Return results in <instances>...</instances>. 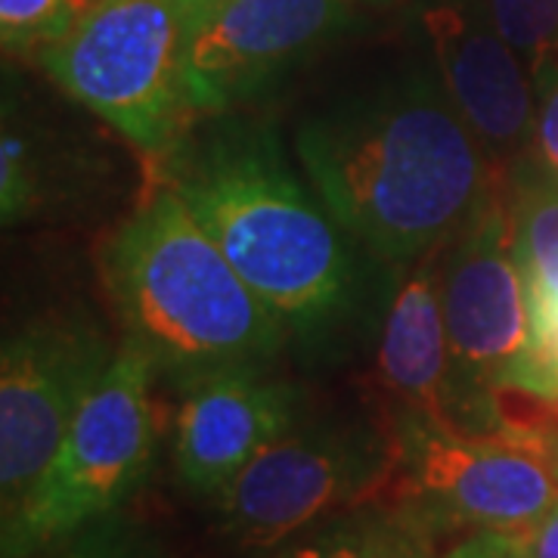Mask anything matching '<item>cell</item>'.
<instances>
[{"label": "cell", "mask_w": 558, "mask_h": 558, "mask_svg": "<svg viewBox=\"0 0 558 558\" xmlns=\"http://www.w3.org/2000/svg\"><path fill=\"white\" fill-rule=\"evenodd\" d=\"M534 87H537V116H534V140L527 156L558 178V69H549L546 75L534 78Z\"/></svg>", "instance_id": "20"}, {"label": "cell", "mask_w": 558, "mask_h": 558, "mask_svg": "<svg viewBox=\"0 0 558 558\" xmlns=\"http://www.w3.org/2000/svg\"><path fill=\"white\" fill-rule=\"evenodd\" d=\"M379 379L403 416L462 435H490L502 428L497 395L472 388L453 363L435 255L416 260L391 295L381 326Z\"/></svg>", "instance_id": "12"}, {"label": "cell", "mask_w": 558, "mask_h": 558, "mask_svg": "<svg viewBox=\"0 0 558 558\" xmlns=\"http://www.w3.org/2000/svg\"><path fill=\"white\" fill-rule=\"evenodd\" d=\"M395 435L360 425L289 432L230 481L218 497L220 531L242 549H274L344 502L391 478Z\"/></svg>", "instance_id": "7"}, {"label": "cell", "mask_w": 558, "mask_h": 558, "mask_svg": "<svg viewBox=\"0 0 558 558\" xmlns=\"http://www.w3.org/2000/svg\"><path fill=\"white\" fill-rule=\"evenodd\" d=\"M515 539V537H512ZM512 558H524V553H521V546H519V539H515V546H512Z\"/></svg>", "instance_id": "23"}, {"label": "cell", "mask_w": 558, "mask_h": 558, "mask_svg": "<svg viewBox=\"0 0 558 558\" xmlns=\"http://www.w3.org/2000/svg\"><path fill=\"white\" fill-rule=\"evenodd\" d=\"M506 391H519L546 403L558 400V314L531 326V351Z\"/></svg>", "instance_id": "19"}, {"label": "cell", "mask_w": 558, "mask_h": 558, "mask_svg": "<svg viewBox=\"0 0 558 558\" xmlns=\"http://www.w3.org/2000/svg\"><path fill=\"white\" fill-rule=\"evenodd\" d=\"M435 75L502 171L531 153L537 87L515 47L478 0H432L422 10Z\"/></svg>", "instance_id": "11"}, {"label": "cell", "mask_w": 558, "mask_h": 558, "mask_svg": "<svg viewBox=\"0 0 558 558\" xmlns=\"http://www.w3.org/2000/svg\"><path fill=\"white\" fill-rule=\"evenodd\" d=\"M509 215L531 326H537L558 314V178L531 156L509 168Z\"/></svg>", "instance_id": "14"}, {"label": "cell", "mask_w": 558, "mask_h": 558, "mask_svg": "<svg viewBox=\"0 0 558 558\" xmlns=\"http://www.w3.org/2000/svg\"><path fill=\"white\" fill-rule=\"evenodd\" d=\"M400 512L432 527L524 537L558 502V453L539 432H447L416 416L395 428Z\"/></svg>", "instance_id": "6"}, {"label": "cell", "mask_w": 558, "mask_h": 558, "mask_svg": "<svg viewBox=\"0 0 558 558\" xmlns=\"http://www.w3.org/2000/svg\"><path fill=\"white\" fill-rule=\"evenodd\" d=\"M512 546L515 539L506 534H490V531H478L475 537L462 539L453 546L444 558H512Z\"/></svg>", "instance_id": "21"}, {"label": "cell", "mask_w": 558, "mask_h": 558, "mask_svg": "<svg viewBox=\"0 0 558 558\" xmlns=\"http://www.w3.org/2000/svg\"><path fill=\"white\" fill-rule=\"evenodd\" d=\"M428 527L407 512L354 515L326 524L277 558H428Z\"/></svg>", "instance_id": "15"}, {"label": "cell", "mask_w": 558, "mask_h": 558, "mask_svg": "<svg viewBox=\"0 0 558 558\" xmlns=\"http://www.w3.org/2000/svg\"><path fill=\"white\" fill-rule=\"evenodd\" d=\"M153 376L156 363L137 344L121 341L32 497L3 521V558H28L57 546L112 515L137 490L156 450Z\"/></svg>", "instance_id": "5"}, {"label": "cell", "mask_w": 558, "mask_h": 558, "mask_svg": "<svg viewBox=\"0 0 558 558\" xmlns=\"http://www.w3.org/2000/svg\"><path fill=\"white\" fill-rule=\"evenodd\" d=\"M519 539L524 558H558V502L553 512Z\"/></svg>", "instance_id": "22"}, {"label": "cell", "mask_w": 558, "mask_h": 558, "mask_svg": "<svg viewBox=\"0 0 558 558\" xmlns=\"http://www.w3.org/2000/svg\"><path fill=\"white\" fill-rule=\"evenodd\" d=\"M440 304L459 376L478 391H506L531 351V304L512 245L509 171L450 242Z\"/></svg>", "instance_id": "10"}, {"label": "cell", "mask_w": 558, "mask_h": 558, "mask_svg": "<svg viewBox=\"0 0 558 558\" xmlns=\"http://www.w3.org/2000/svg\"><path fill=\"white\" fill-rule=\"evenodd\" d=\"M487 20L515 47L531 78L558 69V0H478Z\"/></svg>", "instance_id": "16"}, {"label": "cell", "mask_w": 558, "mask_h": 558, "mask_svg": "<svg viewBox=\"0 0 558 558\" xmlns=\"http://www.w3.org/2000/svg\"><path fill=\"white\" fill-rule=\"evenodd\" d=\"M102 279L124 341L180 379L260 366L286 341L282 319L159 180L106 242Z\"/></svg>", "instance_id": "3"}, {"label": "cell", "mask_w": 558, "mask_h": 558, "mask_svg": "<svg viewBox=\"0 0 558 558\" xmlns=\"http://www.w3.org/2000/svg\"><path fill=\"white\" fill-rule=\"evenodd\" d=\"M116 351L87 317H40L3 341L0 357V499L13 519Z\"/></svg>", "instance_id": "8"}, {"label": "cell", "mask_w": 558, "mask_h": 558, "mask_svg": "<svg viewBox=\"0 0 558 558\" xmlns=\"http://www.w3.org/2000/svg\"><path fill=\"white\" fill-rule=\"evenodd\" d=\"M295 156L341 230L398 267L453 242L506 178L418 69L301 121Z\"/></svg>", "instance_id": "1"}, {"label": "cell", "mask_w": 558, "mask_h": 558, "mask_svg": "<svg viewBox=\"0 0 558 558\" xmlns=\"http://www.w3.org/2000/svg\"><path fill=\"white\" fill-rule=\"evenodd\" d=\"M153 174L286 329L311 339L344 317L357 274L341 223L295 178L270 124L233 112L199 119Z\"/></svg>", "instance_id": "2"}, {"label": "cell", "mask_w": 558, "mask_h": 558, "mask_svg": "<svg viewBox=\"0 0 558 558\" xmlns=\"http://www.w3.org/2000/svg\"><path fill=\"white\" fill-rule=\"evenodd\" d=\"M357 3H391V0H357Z\"/></svg>", "instance_id": "24"}, {"label": "cell", "mask_w": 558, "mask_h": 558, "mask_svg": "<svg viewBox=\"0 0 558 558\" xmlns=\"http://www.w3.org/2000/svg\"><path fill=\"white\" fill-rule=\"evenodd\" d=\"M202 7L205 0H94L38 62L153 165L196 124L186 47Z\"/></svg>", "instance_id": "4"}, {"label": "cell", "mask_w": 558, "mask_h": 558, "mask_svg": "<svg viewBox=\"0 0 558 558\" xmlns=\"http://www.w3.org/2000/svg\"><path fill=\"white\" fill-rule=\"evenodd\" d=\"M62 543L57 558H161L156 537L119 512L102 515Z\"/></svg>", "instance_id": "18"}, {"label": "cell", "mask_w": 558, "mask_h": 558, "mask_svg": "<svg viewBox=\"0 0 558 558\" xmlns=\"http://www.w3.org/2000/svg\"><path fill=\"white\" fill-rule=\"evenodd\" d=\"M357 0H205L186 47L196 121L233 112L357 25Z\"/></svg>", "instance_id": "9"}, {"label": "cell", "mask_w": 558, "mask_h": 558, "mask_svg": "<svg viewBox=\"0 0 558 558\" xmlns=\"http://www.w3.org/2000/svg\"><path fill=\"white\" fill-rule=\"evenodd\" d=\"M94 0H0V38L7 53H35L72 32Z\"/></svg>", "instance_id": "17"}, {"label": "cell", "mask_w": 558, "mask_h": 558, "mask_svg": "<svg viewBox=\"0 0 558 558\" xmlns=\"http://www.w3.org/2000/svg\"><path fill=\"white\" fill-rule=\"evenodd\" d=\"M301 398L260 366H230L186 381L174 422V469L183 487L218 497L264 447L292 432Z\"/></svg>", "instance_id": "13"}]
</instances>
